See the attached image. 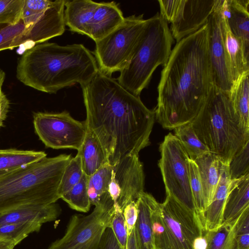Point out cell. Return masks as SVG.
Segmentation results:
<instances>
[{"instance_id": "1", "label": "cell", "mask_w": 249, "mask_h": 249, "mask_svg": "<svg viewBox=\"0 0 249 249\" xmlns=\"http://www.w3.org/2000/svg\"><path fill=\"white\" fill-rule=\"evenodd\" d=\"M82 89L87 128L97 137L109 165L149 145L155 113L140 96L100 71Z\"/></svg>"}, {"instance_id": "2", "label": "cell", "mask_w": 249, "mask_h": 249, "mask_svg": "<svg viewBox=\"0 0 249 249\" xmlns=\"http://www.w3.org/2000/svg\"><path fill=\"white\" fill-rule=\"evenodd\" d=\"M213 86L207 23L172 50L158 86L155 119L167 129L191 122Z\"/></svg>"}, {"instance_id": "3", "label": "cell", "mask_w": 249, "mask_h": 249, "mask_svg": "<svg viewBox=\"0 0 249 249\" xmlns=\"http://www.w3.org/2000/svg\"><path fill=\"white\" fill-rule=\"evenodd\" d=\"M96 58L82 44L43 42L24 51L16 76L25 85L48 93L78 83L88 84L99 71Z\"/></svg>"}, {"instance_id": "4", "label": "cell", "mask_w": 249, "mask_h": 249, "mask_svg": "<svg viewBox=\"0 0 249 249\" xmlns=\"http://www.w3.org/2000/svg\"><path fill=\"white\" fill-rule=\"evenodd\" d=\"M71 155L47 157L0 176V213L28 205H49L60 199L58 188Z\"/></svg>"}, {"instance_id": "5", "label": "cell", "mask_w": 249, "mask_h": 249, "mask_svg": "<svg viewBox=\"0 0 249 249\" xmlns=\"http://www.w3.org/2000/svg\"><path fill=\"white\" fill-rule=\"evenodd\" d=\"M194 131L210 152L229 165L249 142L229 94L213 86L197 116L191 122Z\"/></svg>"}, {"instance_id": "6", "label": "cell", "mask_w": 249, "mask_h": 249, "mask_svg": "<svg viewBox=\"0 0 249 249\" xmlns=\"http://www.w3.org/2000/svg\"><path fill=\"white\" fill-rule=\"evenodd\" d=\"M168 22L158 12L146 23L131 58L120 72L119 83L136 96L148 86L160 65L164 67L174 42Z\"/></svg>"}, {"instance_id": "7", "label": "cell", "mask_w": 249, "mask_h": 249, "mask_svg": "<svg viewBox=\"0 0 249 249\" xmlns=\"http://www.w3.org/2000/svg\"><path fill=\"white\" fill-rule=\"evenodd\" d=\"M160 213L151 215L156 249H206L207 241L201 221L196 212L166 195Z\"/></svg>"}, {"instance_id": "8", "label": "cell", "mask_w": 249, "mask_h": 249, "mask_svg": "<svg viewBox=\"0 0 249 249\" xmlns=\"http://www.w3.org/2000/svg\"><path fill=\"white\" fill-rule=\"evenodd\" d=\"M146 23L143 15H131L95 42L93 54L100 71L108 75L123 70L130 61Z\"/></svg>"}, {"instance_id": "9", "label": "cell", "mask_w": 249, "mask_h": 249, "mask_svg": "<svg viewBox=\"0 0 249 249\" xmlns=\"http://www.w3.org/2000/svg\"><path fill=\"white\" fill-rule=\"evenodd\" d=\"M114 212V205L105 202L96 205L88 215L73 214L64 235L48 249H98L105 231L111 227Z\"/></svg>"}, {"instance_id": "10", "label": "cell", "mask_w": 249, "mask_h": 249, "mask_svg": "<svg viewBox=\"0 0 249 249\" xmlns=\"http://www.w3.org/2000/svg\"><path fill=\"white\" fill-rule=\"evenodd\" d=\"M159 161L166 195L195 211L190 185L189 158L179 140L169 133L160 146ZM196 212V211H195Z\"/></svg>"}, {"instance_id": "11", "label": "cell", "mask_w": 249, "mask_h": 249, "mask_svg": "<svg viewBox=\"0 0 249 249\" xmlns=\"http://www.w3.org/2000/svg\"><path fill=\"white\" fill-rule=\"evenodd\" d=\"M33 124L36 134L45 145L55 149L71 148L78 151L87 130L85 121L76 120L66 111L35 113Z\"/></svg>"}, {"instance_id": "12", "label": "cell", "mask_w": 249, "mask_h": 249, "mask_svg": "<svg viewBox=\"0 0 249 249\" xmlns=\"http://www.w3.org/2000/svg\"><path fill=\"white\" fill-rule=\"evenodd\" d=\"M112 166L111 181L107 192L99 202L109 200L113 202L114 208L123 212L127 204L137 202L141 194L144 192L143 166L139 155L127 156Z\"/></svg>"}, {"instance_id": "13", "label": "cell", "mask_w": 249, "mask_h": 249, "mask_svg": "<svg viewBox=\"0 0 249 249\" xmlns=\"http://www.w3.org/2000/svg\"><path fill=\"white\" fill-rule=\"evenodd\" d=\"M66 0L52 1L43 15L14 40L11 50L21 46H33L62 35L65 31Z\"/></svg>"}, {"instance_id": "14", "label": "cell", "mask_w": 249, "mask_h": 249, "mask_svg": "<svg viewBox=\"0 0 249 249\" xmlns=\"http://www.w3.org/2000/svg\"><path fill=\"white\" fill-rule=\"evenodd\" d=\"M217 2V0H177L170 29L176 42L206 24Z\"/></svg>"}, {"instance_id": "15", "label": "cell", "mask_w": 249, "mask_h": 249, "mask_svg": "<svg viewBox=\"0 0 249 249\" xmlns=\"http://www.w3.org/2000/svg\"><path fill=\"white\" fill-rule=\"evenodd\" d=\"M220 0L208 21L209 54L213 85L221 91L230 94L233 86L228 69L221 29Z\"/></svg>"}, {"instance_id": "16", "label": "cell", "mask_w": 249, "mask_h": 249, "mask_svg": "<svg viewBox=\"0 0 249 249\" xmlns=\"http://www.w3.org/2000/svg\"><path fill=\"white\" fill-rule=\"evenodd\" d=\"M220 4L230 29L240 40L249 63V0H220Z\"/></svg>"}, {"instance_id": "17", "label": "cell", "mask_w": 249, "mask_h": 249, "mask_svg": "<svg viewBox=\"0 0 249 249\" xmlns=\"http://www.w3.org/2000/svg\"><path fill=\"white\" fill-rule=\"evenodd\" d=\"M60 208L55 203L49 205H28L0 213V226L20 223H44L55 220L60 214Z\"/></svg>"}, {"instance_id": "18", "label": "cell", "mask_w": 249, "mask_h": 249, "mask_svg": "<svg viewBox=\"0 0 249 249\" xmlns=\"http://www.w3.org/2000/svg\"><path fill=\"white\" fill-rule=\"evenodd\" d=\"M233 182L229 164H225L213 199L203 213L202 224L205 231L215 230L222 225L224 207Z\"/></svg>"}, {"instance_id": "19", "label": "cell", "mask_w": 249, "mask_h": 249, "mask_svg": "<svg viewBox=\"0 0 249 249\" xmlns=\"http://www.w3.org/2000/svg\"><path fill=\"white\" fill-rule=\"evenodd\" d=\"M124 17L115 1L99 2L89 26V37L95 42L103 38L124 21Z\"/></svg>"}, {"instance_id": "20", "label": "cell", "mask_w": 249, "mask_h": 249, "mask_svg": "<svg viewBox=\"0 0 249 249\" xmlns=\"http://www.w3.org/2000/svg\"><path fill=\"white\" fill-rule=\"evenodd\" d=\"M221 13L222 36L228 69L233 85L243 73L249 71V63L245 60L240 40L231 31L221 8Z\"/></svg>"}, {"instance_id": "21", "label": "cell", "mask_w": 249, "mask_h": 249, "mask_svg": "<svg viewBox=\"0 0 249 249\" xmlns=\"http://www.w3.org/2000/svg\"><path fill=\"white\" fill-rule=\"evenodd\" d=\"M99 2L90 0H66L64 18L70 30L89 36V26Z\"/></svg>"}, {"instance_id": "22", "label": "cell", "mask_w": 249, "mask_h": 249, "mask_svg": "<svg viewBox=\"0 0 249 249\" xmlns=\"http://www.w3.org/2000/svg\"><path fill=\"white\" fill-rule=\"evenodd\" d=\"M194 161L197 166L202 185L206 209L213 199L223 166L226 163L219 156L211 152Z\"/></svg>"}, {"instance_id": "23", "label": "cell", "mask_w": 249, "mask_h": 249, "mask_svg": "<svg viewBox=\"0 0 249 249\" xmlns=\"http://www.w3.org/2000/svg\"><path fill=\"white\" fill-rule=\"evenodd\" d=\"M249 208V173L233 180L224 207L222 223L233 225Z\"/></svg>"}, {"instance_id": "24", "label": "cell", "mask_w": 249, "mask_h": 249, "mask_svg": "<svg viewBox=\"0 0 249 249\" xmlns=\"http://www.w3.org/2000/svg\"><path fill=\"white\" fill-rule=\"evenodd\" d=\"M158 201L143 192L137 201L138 217L135 227L142 249H156L152 236L151 214Z\"/></svg>"}, {"instance_id": "25", "label": "cell", "mask_w": 249, "mask_h": 249, "mask_svg": "<svg viewBox=\"0 0 249 249\" xmlns=\"http://www.w3.org/2000/svg\"><path fill=\"white\" fill-rule=\"evenodd\" d=\"M77 154L81 157L84 173L89 177L103 166L109 164L99 140L94 133L88 128Z\"/></svg>"}, {"instance_id": "26", "label": "cell", "mask_w": 249, "mask_h": 249, "mask_svg": "<svg viewBox=\"0 0 249 249\" xmlns=\"http://www.w3.org/2000/svg\"><path fill=\"white\" fill-rule=\"evenodd\" d=\"M47 157L43 151L0 149V176L36 162Z\"/></svg>"}, {"instance_id": "27", "label": "cell", "mask_w": 249, "mask_h": 249, "mask_svg": "<svg viewBox=\"0 0 249 249\" xmlns=\"http://www.w3.org/2000/svg\"><path fill=\"white\" fill-rule=\"evenodd\" d=\"M249 71L233 84L229 94L234 110L246 130L249 132Z\"/></svg>"}, {"instance_id": "28", "label": "cell", "mask_w": 249, "mask_h": 249, "mask_svg": "<svg viewBox=\"0 0 249 249\" xmlns=\"http://www.w3.org/2000/svg\"><path fill=\"white\" fill-rule=\"evenodd\" d=\"M174 129V135L180 141L190 160L194 161L210 152L197 136L191 122Z\"/></svg>"}, {"instance_id": "29", "label": "cell", "mask_w": 249, "mask_h": 249, "mask_svg": "<svg viewBox=\"0 0 249 249\" xmlns=\"http://www.w3.org/2000/svg\"><path fill=\"white\" fill-rule=\"evenodd\" d=\"M89 178L84 173L79 182L61 197L71 209L83 213L89 211L91 206L88 194Z\"/></svg>"}, {"instance_id": "30", "label": "cell", "mask_w": 249, "mask_h": 249, "mask_svg": "<svg viewBox=\"0 0 249 249\" xmlns=\"http://www.w3.org/2000/svg\"><path fill=\"white\" fill-rule=\"evenodd\" d=\"M113 166L107 164L103 166L89 176L88 194L91 205L95 206L100 198L107 192L111 181Z\"/></svg>"}, {"instance_id": "31", "label": "cell", "mask_w": 249, "mask_h": 249, "mask_svg": "<svg viewBox=\"0 0 249 249\" xmlns=\"http://www.w3.org/2000/svg\"><path fill=\"white\" fill-rule=\"evenodd\" d=\"M235 224L222 223L215 230L205 231L207 241L206 249H236Z\"/></svg>"}, {"instance_id": "32", "label": "cell", "mask_w": 249, "mask_h": 249, "mask_svg": "<svg viewBox=\"0 0 249 249\" xmlns=\"http://www.w3.org/2000/svg\"><path fill=\"white\" fill-rule=\"evenodd\" d=\"M42 225L36 223H20L0 226V239L17 245L30 233L39 231Z\"/></svg>"}, {"instance_id": "33", "label": "cell", "mask_w": 249, "mask_h": 249, "mask_svg": "<svg viewBox=\"0 0 249 249\" xmlns=\"http://www.w3.org/2000/svg\"><path fill=\"white\" fill-rule=\"evenodd\" d=\"M84 174L80 156L71 158L64 168L58 188V195L61 197L78 183Z\"/></svg>"}, {"instance_id": "34", "label": "cell", "mask_w": 249, "mask_h": 249, "mask_svg": "<svg viewBox=\"0 0 249 249\" xmlns=\"http://www.w3.org/2000/svg\"><path fill=\"white\" fill-rule=\"evenodd\" d=\"M190 185L195 209L201 223L205 210L202 185L197 166L195 161L189 159Z\"/></svg>"}, {"instance_id": "35", "label": "cell", "mask_w": 249, "mask_h": 249, "mask_svg": "<svg viewBox=\"0 0 249 249\" xmlns=\"http://www.w3.org/2000/svg\"><path fill=\"white\" fill-rule=\"evenodd\" d=\"M49 0H24L21 19L25 28L33 24L51 5Z\"/></svg>"}, {"instance_id": "36", "label": "cell", "mask_w": 249, "mask_h": 249, "mask_svg": "<svg viewBox=\"0 0 249 249\" xmlns=\"http://www.w3.org/2000/svg\"><path fill=\"white\" fill-rule=\"evenodd\" d=\"M24 0H0V24H15L21 20Z\"/></svg>"}, {"instance_id": "37", "label": "cell", "mask_w": 249, "mask_h": 249, "mask_svg": "<svg viewBox=\"0 0 249 249\" xmlns=\"http://www.w3.org/2000/svg\"><path fill=\"white\" fill-rule=\"evenodd\" d=\"M231 179H237L249 173V142L231 159L229 165Z\"/></svg>"}, {"instance_id": "38", "label": "cell", "mask_w": 249, "mask_h": 249, "mask_svg": "<svg viewBox=\"0 0 249 249\" xmlns=\"http://www.w3.org/2000/svg\"><path fill=\"white\" fill-rule=\"evenodd\" d=\"M25 29V25L21 19L15 24H0V51L11 50V46L16 37L20 35Z\"/></svg>"}, {"instance_id": "39", "label": "cell", "mask_w": 249, "mask_h": 249, "mask_svg": "<svg viewBox=\"0 0 249 249\" xmlns=\"http://www.w3.org/2000/svg\"><path fill=\"white\" fill-rule=\"evenodd\" d=\"M114 209L111 228L122 249H126L127 233L123 212L118 208Z\"/></svg>"}, {"instance_id": "40", "label": "cell", "mask_w": 249, "mask_h": 249, "mask_svg": "<svg viewBox=\"0 0 249 249\" xmlns=\"http://www.w3.org/2000/svg\"><path fill=\"white\" fill-rule=\"evenodd\" d=\"M123 215L126 227L128 237L132 231L137 219V202H131L127 204L123 210Z\"/></svg>"}, {"instance_id": "41", "label": "cell", "mask_w": 249, "mask_h": 249, "mask_svg": "<svg viewBox=\"0 0 249 249\" xmlns=\"http://www.w3.org/2000/svg\"><path fill=\"white\" fill-rule=\"evenodd\" d=\"M98 249H122L111 228L105 231Z\"/></svg>"}, {"instance_id": "42", "label": "cell", "mask_w": 249, "mask_h": 249, "mask_svg": "<svg viewBox=\"0 0 249 249\" xmlns=\"http://www.w3.org/2000/svg\"><path fill=\"white\" fill-rule=\"evenodd\" d=\"M126 249H142L135 226L127 237Z\"/></svg>"}, {"instance_id": "43", "label": "cell", "mask_w": 249, "mask_h": 249, "mask_svg": "<svg viewBox=\"0 0 249 249\" xmlns=\"http://www.w3.org/2000/svg\"><path fill=\"white\" fill-rule=\"evenodd\" d=\"M16 246L11 242L0 239V249H13Z\"/></svg>"}, {"instance_id": "44", "label": "cell", "mask_w": 249, "mask_h": 249, "mask_svg": "<svg viewBox=\"0 0 249 249\" xmlns=\"http://www.w3.org/2000/svg\"><path fill=\"white\" fill-rule=\"evenodd\" d=\"M3 123L0 119V128L3 126Z\"/></svg>"}]
</instances>
